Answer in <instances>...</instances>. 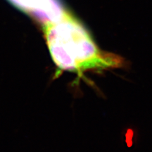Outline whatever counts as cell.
Returning <instances> with one entry per match:
<instances>
[{
  "mask_svg": "<svg viewBox=\"0 0 152 152\" xmlns=\"http://www.w3.org/2000/svg\"><path fill=\"white\" fill-rule=\"evenodd\" d=\"M41 26L51 59L60 72L82 75L87 71L130 67L122 56L99 48L81 22L65 9L58 18Z\"/></svg>",
  "mask_w": 152,
  "mask_h": 152,
  "instance_id": "obj_1",
  "label": "cell"
},
{
  "mask_svg": "<svg viewBox=\"0 0 152 152\" xmlns=\"http://www.w3.org/2000/svg\"><path fill=\"white\" fill-rule=\"evenodd\" d=\"M13 5L34 17L41 24L58 18L65 10L60 0H8Z\"/></svg>",
  "mask_w": 152,
  "mask_h": 152,
  "instance_id": "obj_2",
  "label": "cell"
}]
</instances>
